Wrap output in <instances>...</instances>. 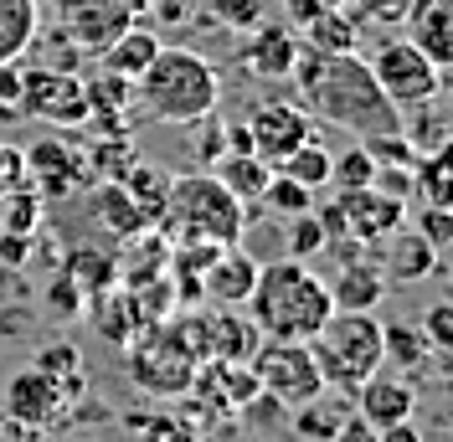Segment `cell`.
I'll list each match as a JSON object with an SVG mask.
<instances>
[{"label":"cell","mask_w":453,"mask_h":442,"mask_svg":"<svg viewBox=\"0 0 453 442\" xmlns=\"http://www.w3.org/2000/svg\"><path fill=\"white\" fill-rule=\"evenodd\" d=\"M288 78L299 83V103L310 109V118H325L356 139L402 129V109L381 93L361 52H304L299 47V62Z\"/></svg>","instance_id":"obj_1"},{"label":"cell","mask_w":453,"mask_h":442,"mask_svg":"<svg viewBox=\"0 0 453 442\" xmlns=\"http://www.w3.org/2000/svg\"><path fill=\"white\" fill-rule=\"evenodd\" d=\"M248 319L257 324L263 339H304L330 319V283L314 273L304 257H279L257 268V283L248 293Z\"/></svg>","instance_id":"obj_2"},{"label":"cell","mask_w":453,"mask_h":442,"mask_svg":"<svg viewBox=\"0 0 453 442\" xmlns=\"http://www.w3.org/2000/svg\"><path fill=\"white\" fill-rule=\"evenodd\" d=\"M134 98L160 124H201L222 103V78L191 47H160L155 62L134 78Z\"/></svg>","instance_id":"obj_3"},{"label":"cell","mask_w":453,"mask_h":442,"mask_svg":"<svg viewBox=\"0 0 453 442\" xmlns=\"http://www.w3.org/2000/svg\"><path fill=\"white\" fill-rule=\"evenodd\" d=\"M170 242H211V248H232L248 232V206L226 191L211 170L180 175L170 180L165 211L155 221Z\"/></svg>","instance_id":"obj_4"},{"label":"cell","mask_w":453,"mask_h":442,"mask_svg":"<svg viewBox=\"0 0 453 442\" xmlns=\"http://www.w3.org/2000/svg\"><path fill=\"white\" fill-rule=\"evenodd\" d=\"M310 355L325 376V391L356 396V386L387 365L376 309H330V319L310 334Z\"/></svg>","instance_id":"obj_5"},{"label":"cell","mask_w":453,"mask_h":442,"mask_svg":"<svg viewBox=\"0 0 453 442\" xmlns=\"http://www.w3.org/2000/svg\"><path fill=\"white\" fill-rule=\"evenodd\" d=\"M248 365L257 376V391H268L288 412L314 401V396H325V376H319V365H314L304 339H263Z\"/></svg>","instance_id":"obj_6"},{"label":"cell","mask_w":453,"mask_h":442,"mask_svg":"<svg viewBox=\"0 0 453 442\" xmlns=\"http://www.w3.org/2000/svg\"><path fill=\"white\" fill-rule=\"evenodd\" d=\"M62 42L73 52L98 57L113 36H124L129 27L144 21V0H52Z\"/></svg>","instance_id":"obj_7"},{"label":"cell","mask_w":453,"mask_h":442,"mask_svg":"<svg viewBox=\"0 0 453 442\" xmlns=\"http://www.w3.org/2000/svg\"><path fill=\"white\" fill-rule=\"evenodd\" d=\"M16 113L57 124V129H78L88 124V78L67 67H27L21 62V103Z\"/></svg>","instance_id":"obj_8"},{"label":"cell","mask_w":453,"mask_h":442,"mask_svg":"<svg viewBox=\"0 0 453 442\" xmlns=\"http://www.w3.org/2000/svg\"><path fill=\"white\" fill-rule=\"evenodd\" d=\"M129 376H134V386L155 391V396H180L196 386V355L170 330H150L129 339Z\"/></svg>","instance_id":"obj_9"},{"label":"cell","mask_w":453,"mask_h":442,"mask_svg":"<svg viewBox=\"0 0 453 442\" xmlns=\"http://www.w3.org/2000/svg\"><path fill=\"white\" fill-rule=\"evenodd\" d=\"M366 62H371V72H376V83H381V93H387L402 113L418 109V103H433V93H438V83H443V72H438L407 36L381 42L376 57H366Z\"/></svg>","instance_id":"obj_10"},{"label":"cell","mask_w":453,"mask_h":442,"mask_svg":"<svg viewBox=\"0 0 453 442\" xmlns=\"http://www.w3.org/2000/svg\"><path fill=\"white\" fill-rule=\"evenodd\" d=\"M21 155H27V186L42 191V201L83 191V180H88L83 149H73V144H62V139H36Z\"/></svg>","instance_id":"obj_11"},{"label":"cell","mask_w":453,"mask_h":442,"mask_svg":"<svg viewBox=\"0 0 453 442\" xmlns=\"http://www.w3.org/2000/svg\"><path fill=\"white\" fill-rule=\"evenodd\" d=\"M340 217H345V237L356 242H387L396 226H407V201L376 191V186H361V191H340Z\"/></svg>","instance_id":"obj_12"},{"label":"cell","mask_w":453,"mask_h":442,"mask_svg":"<svg viewBox=\"0 0 453 442\" xmlns=\"http://www.w3.org/2000/svg\"><path fill=\"white\" fill-rule=\"evenodd\" d=\"M248 134H253V155L279 165L288 149H299L314 134V118L304 103H257L253 118H248Z\"/></svg>","instance_id":"obj_13"},{"label":"cell","mask_w":453,"mask_h":442,"mask_svg":"<svg viewBox=\"0 0 453 442\" xmlns=\"http://www.w3.org/2000/svg\"><path fill=\"white\" fill-rule=\"evenodd\" d=\"M5 416L11 422H21V427H31V432H47V427H57V422H67V401L57 396V386L36 370V365H27V370H16L11 376V386H5Z\"/></svg>","instance_id":"obj_14"},{"label":"cell","mask_w":453,"mask_h":442,"mask_svg":"<svg viewBox=\"0 0 453 442\" xmlns=\"http://www.w3.org/2000/svg\"><path fill=\"white\" fill-rule=\"evenodd\" d=\"M402 27L438 72H453V0H407Z\"/></svg>","instance_id":"obj_15"},{"label":"cell","mask_w":453,"mask_h":442,"mask_svg":"<svg viewBox=\"0 0 453 442\" xmlns=\"http://www.w3.org/2000/svg\"><path fill=\"white\" fill-rule=\"evenodd\" d=\"M201 283H206V293H211L222 309H242V304H248V293H253V283H257L253 252H242L237 242L222 248L206 268H201Z\"/></svg>","instance_id":"obj_16"},{"label":"cell","mask_w":453,"mask_h":442,"mask_svg":"<svg viewBox=\"0 0 453 442\" xmlns=\"http://www.w3.org/2000/svg\"><path fill=\"white\" fill-rule=\"evenodd\" d=\"M412 407H418V391L407 386L402 376H366L361 386H356V412L366 416L371 427H392V422H402V416H412Z\"/></svg>","instance_id":"obj_17"},{"label":"cell","mask_w":453,"mask_h":442,"mask_svg":"<svg viewBox=\"0 0 453 442\" xmlns=\"http://www.w3.org/2000/svg\"><path fill=\"white\" fill-rule=\"evenodd\" d=\"M387 242H392V248H387V257L376 263L387 283H423V278L438 273V248H433V242H423L412 226H396Z\"/></svg>","instance_id":"obj_18"},{"label":"cell","mask_w":453,"mask_h":442,"mask_svg":"<svg viewBox=\"0 0 453 442\" xmlns=\"http://www.w3.org/2000/svg\"><path fill=\"white\" fill-rule=\"evenodd\" d=\"M242 62L253 67L257 78H288L294 62H299V31L294 27H263V21H257L253 36H248Z\"/></svg>","instance_id":"obj_19"},{"label":"cell","mask_w":453,"mask_h":442,"mask_svg":"<svg viewBox=\"0 0 453 442\" xmlns=\"http://www.w3.org/2000/svg\"><path fill=\"white\" fill-rule=\"evenodd\" d=\"M160 47H165V42H160V36L140 21V27H129L124 36H113L109 47L98 52V67H104V72H113V78H124V83H134L144 67L155 62V52H160Z\"/></svg>","instance_id":"obj_20"},{"label":"cell","mask_w":453,"mask_h":442,"mask_svg":"<svg viewBox=\"0 0 453 442\" xmlns=\"http://www.w3.org/2000/svg\"><path fill=\"white\" fill-rule=\"evenodd\" d=\"M299 47L304 52H356V16L345 5H325L299 27Z\"/></svg>","instance_id":"obj_21"},{"label":"cell","mask_w":453,"mask_h":442,"mask_svg":"<svg viewBox=\"0 0 453 442\" xmlns=\"http://www.w3.org/2000/svg\"><path fill=\"white\" fill-rule=\"evenodd\" d=\"M211 175H217L226 191H232L237 201H242V206H248V201H257V195H263L268 175H273V165H268L263 155H253V149H226L222 160H217V170H211Z\"/></svg>","instance_id":"obj_22"},{"label":"cell","mask_w":453,"mask_h":442,"mask_svg":"<svg viewBox=\"0 0 453 442\" xmlns=\"http://www.w3.org/2000/svg\"><path fill=\"white\" fill-rule=\"evenodd\" d=\"M387 293V278L376 263H345L330 283V304L335 309H376Z\"/></svg>","instance_id":"obj_23"},{"label":"cell","mask_w":453,"mask_h":442,"mask_svg":"<svg viewBox=\"0 0 453 442\" xmlns=\"http://www.w3.org/2000/svg\"><path fill=\"white\" fill-rule=\"evenodd\" d=\"M36 370L57 386V396L67 401V412H78V401L88 396V376H83V355L73 345H47L36 355Z\"/></svg>","instance_id":"obj_24"},{"label":"cell","mask_w":453,"mask_h":442,"mask_svg":"<svg viewBox=\"0 0 453 442\" xmlns=\"http://www.w3.org/2000/svg\"><path fill=\"white\" fill-rule=\"evenodd\" d=\"M42 31V11L36 0H0V62H16V57L31 52Z\"/></svg>","instance_id":"obj_25"},{"label":"cell","mask_w":453,"mask_h":442,"mask_svg":"<svg viewBox=\"0 0 453 442\" xmlns=\"http://www.w3.org/2000/svg\"><path fill=\"white\" fill-rule=\"evenodd\" d=\"M93 206H98V221L109 226L113 237H124V242H129V237H144V232H150L144 211L134 206V201H129V191H124L119 180H98V201H93Z\"/></svg>","instance_id":"obj_26"},{"label":"cell","mask_w":453,"mask_h":442,"mask_svg":"<svg viewBox=\"0 0 453 442\" xmlns=\"http://www.w3.org/2000/svg\"><path fill=\"white\" fill-rule=\"evenodd\" d=\"M119 186L129 191V201L144 211V221H150V226L160 221V211H165V195H170V175H165V170H155V165H144V160H134V165L119 175Z\"/></svg>","instance_id":"obj_27"},{"label":"cell","mask_w":453,"mask_h":442,"mask_svg":"<svg viewBox=\"0 0 453 442\" xmlns=\"http://www.w3.org/2000/svg\"><path fill=\"white\" fill-rule=\"evenodd\" d=\"M62 273L83 288V299H98V293H109L113 283H119V263H113L109 252L83 248V252H67V268Z\"/></svg>","instance_id":"obj_28"},{"label":"cell","mask_w":453,"mask_h":442,"mask_svg":"<svg viewBox=\"0 0 453 442\" xmlns=\"http://www.w3.org/2000/svg\"><path fill=\"white\" fill-rule=\"evenodd\" d=\"M330 160H335V155L310 134L299 149H288L273 170H283L288 180H299V186H310V191H325V186H330Z\"/></svg>","instance_id":"obj_29"},{"label":"cell","mask_w":453,"mask_h":442,"mask_svg":"<svg viewBox=\"0 0 453 442\" xmlns=\"http://www.w3.org/2000/svg\"><path fill=\"white\" fill-rule=\"evenodd\" d=\"M381 355L392 360L396 370H418L433 355V345H427L423 324H381Z\"/></svg>","instance_id":"obj_30"},{"label":"cell","mask_w":453,"mask_h":442,"mask_svg":"<svg viewBox=\"0 0 453 442\" xmlns=\"http://www.w3.org/2000/svg\"><path fill=\"white\" fill-rule=\"evenodd\" d=\"M257 206H263L268 217L288 221V217H299V211H310L314 191H310V186H299V180H288L283 170H273V175H268V186H263V195H257Z\"/></svg>","instance_id":"obj_31"},{"label":"cell","mask_w":453,"mask_h":442,"mask_svg":"<svg viewBox=\"0 0 453 442\" xmlns=\"http://www.w3.org/2000/svg\"><path fill=\"white\" fill-rule=\"evenodd\" d=\"M0 232H21V237H36V232H42V191H31V186H16V191L0 195Z\"/></svg>","instance_id":"obj_32"},{"label":"cell","mask_w":453,"mask_h":442,"mask_svg":"<svg viewBox=\"0 0 453 442\" xmlns=\"http://www.w3.org/2000/svg\"><path fill=\"white\" fill-rule=\"evenodd\" d=\"M83 160H88V175H93V180H119L140 155H134V144H129L124 134H113V139H98Z\"/></svg>","instance_id":"obj_33"},{"label":"cell","mask_w":453,"mask_h":442,"mask_svg":"<svg viewBox=\"0 0 453 442\" xmlns=\"http://www.w3.org/2000/svg\"><path fill=\"white\" fill-rule=\"evenodd\" d=\"M412 195H423V206H453V170L438 165L433 155H418V165H412Z\"/></svg>","instance_id":"obj_34"},{"label":"cell","mask_w":453,"mask_h":442,"mask_svg":"<svg viewBox=\"0 0 453 442\" xmlns=\"http://www.w3.org/2000/svg\"><path fill=\"white\" fill-rule=\"evenodd\" d=\"M283 248H288V257H304V263H310L314 252L330 248V237H325V226H319V217H314V206L310 211H299V217H288Z\"/></svg>","instance_id":"obj_35"},{"label":"cell","mask_w":453,"mask_h":442,"mask_svg":"<svg viewBox=\"0 0 453 442\" xmlns=\"http://www.w3.org/2000/svg\"><path fill=\"white\" fill-rule=\"evenodd\" d=\"M335 427H340V412L330 407V391L314 396V401H304V407H294V432H299V438H310V442L335 438Z\"/></svg>","instance_id":"obj_36"},{"label":"cell","mask_w":453,"mask_h":442,"mask_svg":"<svg viewBox=\"0 0 453 442\" xmlns=\"http://www.w3.org/2000/svg\"><path fill=\"white\" fill-rule=\"evenodd\" d=\"M371 175H376V165H371L366 144H356V149L330 160V186L335 191H361V186H371Z\"/></svg>","instance_id":"obj_37"},{"label":"cell","mask_w":453,"mask_h":442,"mask_svg":"<svg viewBox=\"0 0 453 442\" xmlns=\"http://www.w3.org/2000/svg\"><path fill=\"white\" fill-rule=\"evenodd\" d=\"M366 144V155H371V165H418V144L402 134H371V139H361Z\"/></svg>","instance_id":"obj_38"},{"label":"cell","mask_w":453,"mask_h":442,"mask_svg":"<svg viewBox=\"0 0 453 442\" xmlns=\"http://www.w3.org/2000/svg\"><path fill=\"white\" fill-rule=\"evenodd\" d=\"M206 16L226 31H248L263 21V0H206Z\"/></svg>","instance_id":"obj_39"},{"label":"cell","mask_w":453,"mask_h":442,"mask_svg":"<svg viewBox=\"0 0 453 442\" xmlns=\"http://www.w3.org/2000/svg\"><path fill=\"white\" fill-rule=\"evenodd\" d=\"M412 232H418L423 242H433L438 252H449L453 248V206H423L418 221H412Z\"/></svg>","instance_id":"obj_40"},{"label":"cell","mask_w":453,"mask_h":442,"mask_svg":"<svg viewBox=\"0 0 453 442\" xmlns=\"http://www.w3.org/2000/svg\"><path fill=\"white\" fill-rule=\"evenodd\" d=\"M423 334L438 355H453V299H438L423 309Z\"/></svg>","instance_id":"obj_41"},{"label":"cell","mask_w":453,"mask_h":442,"mask_svg":"<svg viewBox=\"0 0 453 442\" xmlns=\"http://www.w3.org/2000/svg\"><path fill=\"white\" fill-rule=\"evenodd\" d=\"M196 11H201V0H144V16L155 21V27H191L196 21Z\"/></svg>","instance_id":"obj_42"},{"label":"cell","mask_w":453,"mask_h":442,"mask_svg":"<svg viewBox=\"0 0 453 442\" xmlns=\"http://www.w3.org/2000/svg\"><path fill=\"white\" fill-rule=\"evenodd\" d=\"M47 304L57 309V319H83L88 299H83V288H78L73 278L62 273V278H57V283H52V288H47Z\"/></svg>","instance_id":"obj_43"},{"label":"cell","mask_w":453,"mask_h":442,"mask_svg":"<svg viewBox=\"0 0 453 442\" xmlns=\"http://www.w3.org/2000/svg\"><path fill=\"white\" fill-rule=\"evenodd\" d=\"M16 186H27V155H21V144H0V195Z\"/></svg>","instance_id":"obj_44"},{"label":"cell","mask_w":453,"mask_h":442,"mask_svg":"<svg viewBox=\"0 0 453 442\" xmlns=\"http://www.w3.org/2000/svg\"><path fill=\"white\" fill-rule=\"evenodd\" d=\"M31 248H36V237H21V232H0V268H21L31 257Z\"/></svg>","instance_id":"obj_45"},{"label":"cell","mask_w":453,"mask_h":442,"mask_svg":"<svg viewBox=\"0 0 453 442\" xmlns=\"http://www.w3.org/2000/svg\"><path fill=\"white\" fill-rule=\"evenodd\" d=\"M330 442H381V432H376L361 412H350V416H340V427H335Z\"/></svg>","instance_id":"obj_46"},{"label":"cell","mask_w":453,"mask_h":442,"mask_svg":"<svg viewBox=\"0 0 453 442\" xmlns=\"http://www.w3.org/2000/svg\"><path fill=\"white\" fill-rule=\"evenodd\" d=\"M16 103H21V57L0 62V109H16Z\"/></svg>","instance_id":"obj_47"},{"label":"cell","mask_w":453,"mask_h":442,"mask_svg":"<svg viewBox=\"0 0 453 442\" xmlns=\"http://www.w3.org/2000/svg\"><path fill=\"white\" fill-rule=\"evenodd\" d=\"M361 11H371V21H402L407 16V0H356Z\"/></svg>","instance_id":"obj_48"},{"label":"cell","mask_w":453,"mask_h":442,"mask_svg":"<svg viewBox=\"0 0 453 442\" xmlns=\"http://www.w3.org/2000/svg\"><path fill=\"white\" fill-rule=\"evenodd\" d=\"M376 432H381V442H423V432L412 427V416H402L392 427H376Z\"/></svg>","instance_id":"obj_49"},{"label":"cell","mask_w":453,"mask_h":442,"mask_svg":"<svg viewBox=\"0 0 453 442\" xmlns=\"http://www.w3.org/2000/svg\"><path fill=\"white\" fill-rule=\"evenodd\" d=\"M288 5V27H304L314 11H325V0H283Z\"/></svg>","instance_id":"obj_50"},{"label":"cell","mask_w":453,"mask_h":442,"mask_svg":"<svg viewBox=\"0 0 453 442\" xmlns=\"http://www.w3.org/2000/svg\"><path fill=\"white\" fill-rule=\"evenodd\" d=\"M449 299H453V273H449Z\"/></svg>","instance_id":"obj_51"}]
</instances>
